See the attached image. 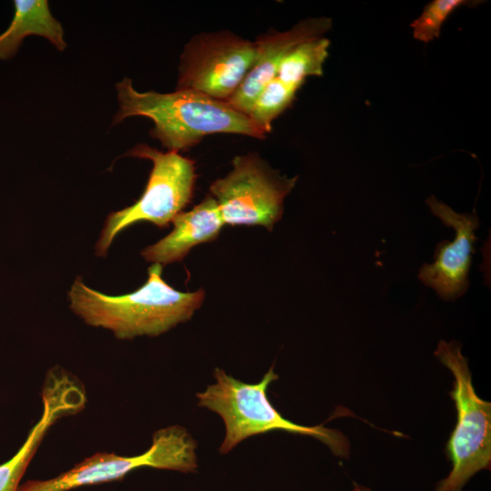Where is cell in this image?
Segmentation results:
<instances>
[{
	"label": "cell",
	"instance_id": "obj_1",
	"mask_svg": "<svg viewBox=\"0 0 491 491\" xmlns=\"http://www.w3.org/2000/svg\"><path fill=\"white\" fill-rule=\"evenodd\" d=\"M115 89L118 110L113 125L130 116L148 117L154 122L150 135L159 140L167 151L189 150L204 137L215 134H235L257 139L266 136L247 115L225 101L196 91L139 92L126 76L116 84Z\"/></svg>",
	"mask_w": 491,
	"mask_h": 491
},
{
	"label": "cell",
	"instance_id": "obj_2",
	"mask_svg": "<svg viewBox=\"0 0 491 491\" xmlns=\"http://www.w3.org/2000/svg\"><path fill=\"white\" fill-rule=\"evenodd\" d=\"M162 266L148 268L146 282L122 296H107L76 278L68 293L70 308L86 324L111 330L118 339L159 336L189 320L203 305L205 290L181 292L162 278Z\"/></svg>",
	"mask_w": 491,
	"mask_h": 491
},
{
	"label": "cell",
	"instance_id": "obj_3",
	"mask_svg": "<svg viewBox=\"0 0 491 491\" xmlns=\"http://www.w3.org/2000/svg\"><path fill=\"white\" fill-rule=\"evenodd\" d=\"M215 382L195 396L198 406L218 414L224 421L225 435L219 447L221 454L230 452L243 440L274 430L313 436L326 445L334 455L346 458L350 452L347 438L338 430L320 426H307L285 418L267 396L270 384L278 379L274 365L256 384L244 383L221 368L214 371Z\"/></svg>",
	"mask_w": 491,
	"mask_h": 491
},
{
	"label": "cell",
	"instance_id": "obj_4",
	"mask_svg": "<svg viewBox=\"0 0 491 491\" xmlns=\"http://www.w3.org/2000/svg\"><path fill=\"white\" fill-rule=\"evenodd\" d=\"M435 356L454 376L450 396L457 411V422L446 446L452 469L435 491H462L477 472L490 469L491 404L476 395L459 342L439 341Z\"/></svg>",
	"mask_w": 491,
	"mask_h": 491
},
{
	"label": "cell",
	"instance_id": "obj_5",
	"mask_svg": "<svg viewBox=\"0 0 491 491\" xmlns=\"http://www.w3.org/2000/svg\"><path fill=\"white\" fill-rule=\"evenodd\" d=\"M124 156L148 159L153 163L145 188L136 202L112 212L96 243V254L105 256L117 234L141 221L160 228L169 225L174 217L190 203L196 172L194 160L173 151L162 152L146 144H137Z\"/></svg>",
	"mask_w": 491,
	"mask_h": 491
},
{
	"label": "cell",
	"instance_id": "obj_6",
	"mask_svg": "<svg viewBox=\"0 0 491 491\" xmlns=\"http://www.w3.org/2000/svg\"><path fill=\"white\" fill-rule=\"evenodd\" d=\"M231 164L229 173L209 186L224 224L261 225L272 231L298 176L282 175L256 153L235 155Z\"/></svg>",
	"mask_w": 491,
	"mask_h": 491
},
{
	"label": "cell",
	"instance_id": "obj_7",
	"mask_svg": "<svg viewBox=\"0 0 491 491\" xmlns=\"http://www.w3.org/2000/svg\"><path fill=\"white\" fill-rule=\"evenodd\" d=\"M196 443L180 426L157 430L150 447L143 454L123 456L114 453H96L70 470L47 480H28L17 491H69L83 486L124 478L140 467L194 473L197 468Z\"/></svg>",
	"mask_w": 491,
	"mask_h": 491
},
{
	"label": "cell",
	"instance_id": "obj_8",
	"mask_svg": "<svg viewBox=\"0 0 491 491\" xmlns=\"http://www.w3.org/2000/svg\"><path fill=\"white\" fill-rule=\"evenodd\" d=\"M256 58V44L227 30L201 32L180 55L176 89L193 90L227 101Z\"/></svg>",
	"mask_w": 491,
	"mask_h": 491
},
{
	"label": "cell",
	"instance_id": "obj_9",
	"mask_svg": "<svg viewBox=\"0 0 491 491\" xmlns=\"http://www.w3.org/2000/svg\"><path fill=\"white\" fill-rule=\"evenodd\" d=\"M432 214L444 225L455 229L452 242L442 241L436 246L435 262L423 264L418 277L445 301H455L464 296L470 285L468 274L476 252V230L480 222L476 213H457L446 204L431 195L426 200Z\"/></svg>",
	"mask_w": 491,
	"mask_h": 491
},
{
	"label": "cell",
	"instance_id": "obj_10",
	"mask_svg": "<svg viewBox=\"0 0 491 491\" xmlns=\"http://www.w3.org/2000/svg\"><path fill=\"white\" fill-rule=\"evenodd\" d=\"M43 413L17 452L0 464V491H17L45 435L61 417L79 412L86 397L83 385L68 372L50 369L42 389Z\"/></svg>",
	"mask_w": 491,
	"mask_h": 491
},
{
	"label": "cell",
	"instance_id": "obj_11",
	"mask_svg": "<svg viewBox=\"0 0 491 491\" xmlns=\"http://www.w3.org/2000/svg\"><path fill=\"white\" fill-rule=\"evenodd\" d=\"M332 26L328 17H313L299 21L286 31L272 29L254 41L256 58L244 81L226 101L236 111L248 116L257 96L276 75L284 57L297 45L323 37Z\"/></svg>",
	"mask_w": 491,
	"mask_h": 491
},
{
	"label": "cell",
	"instance_id": "obj_12",
	"mask_svg": "<svg viewBox=\"0 0 491 491\" xmlns=\"http://www.w3.org/2000/svg\"><path fill=\"white\" fill-rule=\"evenodd\" d=\"M171 223L174 228L167 235L141 252L146 261L162 266L182 261L193 247L215 240L225 225L209 194L191 210L177 214Z\"/></svg>",
	"mask_w": 491,
	"mask_h": 491
},
{
	"label": "cell",
	"instance_id": "obj_13",
	"mask_svg": "<svg viewBox=\"0 0 491 491\" xmlns=\"http://www.w3.org/2000/svg\"><path fill=\"white\" fill-rule=\"evenodd\" d=\"M11 24L0 34V60H8L18 52L24 39L39 35L63 51L66 47L62 25L51 14L46 0H15Z\"/></svg>",
	"mask_w": 491,
	"mask_h": 491
},
{
	"label": "cell",
	"instance_id": "obj_14",
	"mask_svg": "<svg viewBox=\"0 0 491 491\" xmlns=\"http://www.w3.org/2000/svg\"><path fill=\"white\" fill-rule=\"evenodd\" d=\"M330 41L319 37L295 46L282 60L276 76L286 83L304 85L308 76L323 75Z\"/></svg>",
	"mask_w": 491,
	"mask_h": 491
},
{
	"label": "cell",
	"instance_id": "obj_15",
	"mask_svg": "<svg viewBox=\"0 0 491 491\" xmlns=\"http://www.w3.org/2000/svg\"><path fill=\"white\" fill-rule=\"evenodd\" d=\"M302 85L286 83L275 76L257 96L248 117L259 130L267 135L274 120L292 105Z\"/></svg>",
	"mask_w": 491,
	"mask_h": 491
},
{
	"label": "cell",
	"instance_id": "obj_16",
	"mask_svg": "<svg viewBox=\"0 0 491 491\" xmlns=\"http://www.w3.org/2000/svg\"><path fill=\"white\" fill-rule=\"evenodd\" d=\"M479 3L467 0H434L428 3L422 14L410 25L414 37L424 43L435 40L440 35L442 25L455 10Z\"/></svg>",
	"mask_w": 491,
	"mask_h": 491
},
{
	"label": "cell",
	"instance_id": "obj_17",
	"mask_svg": "<svg viewBox=\"0 0 491 491\" xmlns=\"http://www.w3.org/2000/svg\"><path fill=\"white\" fill-rule=\"evenodd\" d=\"M352 491H371V489L366 486L355 484V486Z\"/></svg>",
	"mask_w": 491,
	"mask_h": 491
}]
</instances>
